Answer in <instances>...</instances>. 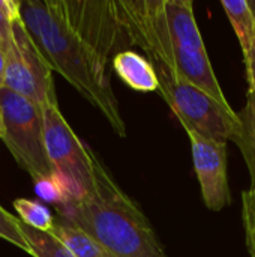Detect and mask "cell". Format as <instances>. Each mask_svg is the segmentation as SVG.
Masks as SVG:
<instances>
[{
	"instance_id": "1",
	"label": "cell",
	"mask_w": 255,
	"mask_h": 257,
	"mask_svg": "<svg viewBox=\"0 0 255 257\" xmlns=\"http://www.w3.org/2000/svg\"><path fill=\"white\" fill-rule=\"evenodd\" d=\"M93 170L95 188L89 196L56 205L62 220L89 233L113 257H167L149 218L96 155Z\"/></svg>"
},
{
	"instance_id": "2",
	"label": "cell",
	"mask_w": 255,
	"mask_h": 257,
	"mask_svg": "<svg viewBox=\"0 0 255 257\" xmlns=\"http://www.w3.org/2000/svg\"><path fill=\"white\" fill-rule=\"evenodd\" d=\"M20 17L50 68L95 105L119 137H126L108 68L50 11L45 0L20 2Z\"/></svg>"
},
{
	"instance_id": "3",
	"label": "cell",
	"mask_w": 255,
	"mask_h": 257,
	"mask_svg": "<svg viewBox=\"0 0 255 257\" xmlns=\"http://www.w3.org/2000/svg\"><path fill=\"white\" fill-rule=\"evenodd\" d=\"M167 29L159 30L144 45L147 59H158L180 77L204 90L222 105L231 108L212 68L198 30L191 0H164Z\"/></svg>"
},
{
	"instance_id": "4",
	"label": "cell",
	"mask_w": 255,
	"mask_h": 257,
	"mask_svg": "<svg viewBox=\"0 0 255 257\" xmlns=\"http://www.w3.org/2000/svg\"><path fill=\"white\" fill-rule=\"evenodd\" d=\"M50 11L102 62L113 66L117 54L134 48L120 2L45 0Z\"/></svg>"
},
{
	"instance_id": "5",
	"label": "cell",
	"mask_w": 255,
	"mask_h": 257,
	"mask_svg": "<svg viewBox=\"0 0 255 257\" xmlns=\"http://www.w3.org/2000/svg\"><path fill=\"white\" fill-rule=\"evenodd\" d=\"M149 60L159 81L158 92L185 131H194L201 137L221 143L233 140L239 126V116L233 108L218 102L164 62L158 59Z\"/></svg>"
},
{
	"instance_id": "6",
	"label": "cell",
	"mask_w": 255,
	"mask_h": 257,
	"mask_svg": "<svg viewBox=\"0 0 255 257\" xmlns=\"http://www.w3.org/2000/svg\"><path fill=\"white\" fill-rule=\"evenodd\" d=\"M0 107L3 128L0 139L35 182L53 178L44 137V110L27 98L2 87Z\"/></svg>"
},
{
	"instance_id": "7",
	"label": "cell",
	"mask_w": 255,
	"mask_h": 257,
	"mask_svg": "<svg viewBox=\"0 0 255 257\" xmlns=\"http://www.w3.org/2000/svg\"><path fill=\"white\" fill-rule=\"evenodd\" d=\"M44 137L53 176L68 194V202L89 196L95 188V152L77 137L59 107L44 110Z\"/></svg>"
},
{
	"instance_id": "8",
	"label": "cell",
	"mask_w": 255,
	"mask_h": 257,
	"mask_svg": "<svg viewBox=\"0 0 255 257\" xmlns=\"http://www.w3.org/2000/svg\"><path fill=\"white\" fill-rule=\"evenodd\" d=\"M6 51L3 87L27 98L42 110L59 107L53 69L29 35L21 17L12 23V35Z\"/></svg>"
},
{
	"instance_id": "9",
	"label": "cell",
	"mask_w": 255,
	"mask_h": 257,
	"mask_svg": "<svg viewBox=\"0 0 255 257\" xmlns=\"http://www.w3.org/2000/svg\"><path fill=\"white\" fill-rule=\"evenodd\" d=\"M192 163L200 182L206 208L221 211L231 203V193L227 178V143L215 142L194 131H186Z\"/></svg>"
},
{
	"instance_id": "10",
	"label": "cell",
	"mask_w": 255,
	"mask_h": 257,
	"mask_svg": "<svg viewBox=\"0 0 255 257\" xmlns=\"http://www.w3.org/2000/svg\"><path fill=\"white\" fill-rule=\"evenodd\" d=\"M113 69L126 86L137 92H155L159 89L153 65L134 50L117 54L113 60Z\"/></svg>"
},
{
	"instance_id": "11",
	"label": "cell",
	"mask_w": 255,
	"mask_h": 257,
	"mask_svg": "<svg viewBox=\"0 0 255 257\" xmlns=\"http://www.w3.org/2000/svg\"><path fill=\"white\" fill-rule=\"evenodd\" d=\"M50 233L54 235L75 257H113L89 233L65 220L56 221Z\"/></svg>"
},
{
	"instance_id": "12",
	"label": "cell",
	"mask_w": 255,
	"mask_h": 257,
	"mask_svg": "<svg viewBox=\"0 0 255 257\" xmlns=\"http://www.w3.org/2000/svg\"><path fill=\"white\" fill-rule=\"evenodd\" d=\"M237 116L239 126L231 142L240 149L251 176V188H255V93L248 92L246 105Z\"/></svg>"
},
{
	"instance_id": "13",
	"label": "cell",
	"mask_w": 255,
	"mask_h": 257,
	"mask_svg": "<svg viewBox=\"0 0 255 257\" xmlns=\"http://www.w3.org/2000/svg\"><path fill=\"white\" fill-rule=\"evenodd\" d=\"M221 5L236 32V36L239 39L243 59H245L249 54L255 41V15L249 6V2L248 0H239V2L222 0Z\"/></svg>"
},
{
	"instance_id": "14",
	"label": "cell",
	"mask_w": 255,
	"mask_h": 257,
	"mask_svg": "<svg viewBox=\"0 0 255 257\" xmlns=\"http://www.w3.org/2000/svg\"><path fill=\"white\" fill-rule=\"evenodd\" d=\"M20 230L30 245V256L33 257H75L54 235L33 229L20 220Z\"/></svg>"
},
{
	"instance_id": "15",
	"label": "cell",
	"mask_w": 255,
	"mask_h": 257,
	"mask_svg": "<svg viewBox=\"0 0 255 257\" xmlns=\"http://www.w3.org/2000/svg\"><path fill=\"white\" fill-rule=\"evenodd\" d=\"M14 208L18 212L20 220L33 229L50 232L56 223L50 209L39 202H33L27 199H17L14 202Z\"/></svg>"
},
{
	"instance_id": "16",
	"label": "cell",
	"mask_w": 255,
	"mask_h": 257,
	"mask_svg": "<svg viewBox=\"0 0 255 257\" xmlns=\"http://www.w3.org/2000/svg\"><path fill=\"white\" fill-rule=\"evenodd\" d=\"M242 223L249 257H255V188L242 194Z\"/></svg>"
},
{
	"instance_id": "17",
	"label": "cell",
	"mask_w": 255,
	"mask_h": 257,
	"mask_svg": "<svg viewBox=\"0 0 255 257\" xmlns=\"http://www.w3.org/2000/svg\"><path fill=\"white\" fill-rule=\"evenodd\" d=\"M18 223L20 218H15L0 206V238H3L5 241L17 245L18 248L30 254V245L27 244L24 235L21 233Z\"/></svg>"
},
{
	"instance_id": "18",
	"label": "cell",
	"mask_w": 255,
	"mask_h": 257,
	"mask_svg": "<svg viewBox=\"0 0 255 257\" xmlns=\"http://www.w3.org/2000/svg\"><path fill=\"white\" fill-rule=\"evenodd\" d=\"M20 17V2L0 0V48L6 50L12 35V23Z\"/></svg>"
},
{
	"instance_id": "19",
	"label": "cell",
	"mask_w": 255,
	"mask_h": 257,
	"mask_svg": "<svg viewBox=\"0 0 255 257\" xmlns=\"http://www.w3.org/2000/svg\"><path fill=\"white\" fill-rule=\"evenodd\" d=\"M35 190H36V193H38V196L41 199L54 203V206L68 202V194L65 193L63 187L60 185V182L54 176L50 178V179L36 182Z\"/></svg>"
},
{
	"instance_id": "20",
	"label": "cell",
	"mask_w": 255,
	"mask_h": 257,
	"mask_svg": "<svg viewBox=\"0 0 255 257\" xmlns=\"http://www.w3.org/2000/svg\"><path fill=\"white\" fill-rule=\"evenodd\" d=\"M245 62V68H246V78H248V84H249V90L251 93H255V41L249 54L243 59Z\"/></svg>"
},
{
	"instance_id": "21",
	"label": "cell",
	"mask_w": 255,
	"mask_h": 257,
	"mask_svg": "<svg viewBox=\"0 0 255 257\" xmlns=\"http://www.w3.org/2000/svg\"><path fill=\"white\" fill-rule=\"evenodd\" d=\"M5 72H6V51L0 48V89L5 83Z\"/></svg>"
},
{
	"instance_id": "22",
	"label": "cell",
	"mask_w": 255,
	"mask_h": 257,
	"mask_svg": "<svg viewBox=\"0 0 255 257\" xmlns=\"http://www.w3.org/2000/svg\"><path fill=\"white\" fill-rule=\"evenodd\" d=\"M2 128H3V117H2V107H0V136H2Z\"/></svg>"
}]
</instances>
